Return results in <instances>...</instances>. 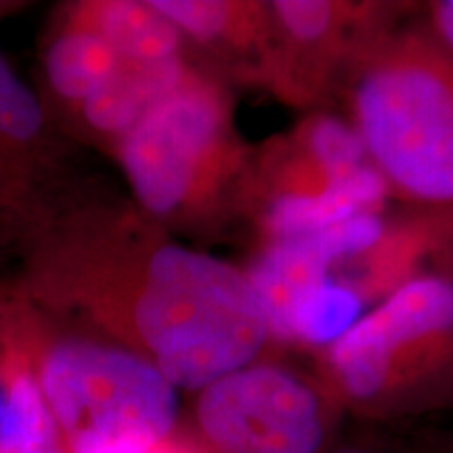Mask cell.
Instances as JSON below:
<instances>
[{"mask_svg": "<svg viewBox=\"0 0 453 453\" xmlns=\"http://www.w3.org/2000/svg\"><path fill=\"white\" fill-rule=\"evenodd\" d=\"M124 294L122 324L134 350L177 390L200 393L263 359L273 344L248 271L185 243L145 246Z\"/></svg>", "mask_w": 453, "mask_h": 453, "instance_id": "6da1fadb", "label": "cell"}, {"mask_svg": "<svg viewBox=\"0 0 453 453\" xmlns=\"http://www.w3.org/2000/svg\"><path fill=\"white\" fill-rule=\"evenodd\" d=\"M420 13L361 61L338 111L390 200L407 211L453 214V55Z\"/></svg>", "mask_w": 453, "mask_h": 453, "instance_id": "7a4b0ae2", "label": "cell"}, {"mask_svg": "<svg viewBox=\"0 0 453 453\" xmlns=\"http://www.w3.org/2000/svg\"><path fill=\"white\" fill-rule=\"evenodd\" d=\"M315 376L340 410L396 420L453 405V277L420 275L315 353Z\"/></svg>", "mask_w": 453, "mask_h": 453, "instance_id": "3957f363", "label": "cell"}, {"mask_svg": "<svg viewBox=\"0 0 453 453\" xmlns=\"http://www.w3.org/2000/svg\"><path fill=\"white\" fill-rule=\"evenodd\" d=\"M118 157L145 212L202 225L240 211L252 151L237 137L231 95L194 67L118 141Z\"/></svg>", "mask_w": 453, "mask_h": 453, "instance_id": "277c9868", "label": "cell"}, {"mask_svg": "<svg viewBox=\"0 0 453 453\" xmlns=\"http://www.w3.org/2000/svg\"><path fill=\"white\" fill-rule=\"evenodd\" d=\"M387 185L340 111H311L250 157L242 206L263 243L384 214Z\"/></svg>", "mask_w": 453, "mask_h": 453, "instance_id": "5b68a950", "label": "cell"}, {"mask_svg": "<svg viewBox=\"0 0 453 453\" xmlns=\"http://www.w3.org/2000/svg\"><path fill=\"white\" fill-rule=\"evenodd\" d=\"M38 384L72 453L160 443L177 428V388L139 350L88 338L59 340L44 353Z\"/></svg>", "mask_w": 453, "mask_h": 453, "instance_id": "8992f818", "label": "cell"}, {"mask_svg": "<svg viewBox=\"0 0 453 453\" xmlns=\"http://www.w3.org/2000/svg\"><path fill=\"white\" fill-rule=\"evenodd\" d=\"M196 395L203 453H326L344 416L315 373L265 357Z\"/></svg>", "mask_w": 453, "mask_h": 453, "instance_id": "52a82bcc", "label": "cell"}, {"mask_svg": "<svg viewBox=\"0 0 453 453\" xmlns=\"http://www.w3.org/2000/svg\"><path fill=\"white\" fill-rule=\"evenodd\" d=\"M277 59L269 90L304 113L338 111L361 61L396 26L420 13L418 3L387 0H273Z\"/></svg>", "mask_w": 453, "mask_h": 453, "instance_id": "ba28073f", "label": "cell"}, {"mask_svg": "<svg viewBox=\"0 0 453 453\" xmlns=\"http://www.w3.org/2000/svg\"><path fill=\"white\" fill-rule=\"evenodd\" d=\"M387 229V214H359L326 229L267 242L248 267L271 327L280 334L296 300L330 280L342 260L370 250Z\"/></svg>", "mask_w": 453, "mask_h": 453, "instance_id": "9c48e42d", "label": "cell"}, {"mask_svg": "<svg viewBox=\"0 0 453 453\" xmlns=\"http://www.w3.org/2000/svg\"><path fill=\"white\" fill-rule=\"evenodd\" d=\"M151 4L214 61L248 81L271 87L277 36L269 3L151 0Z\"/></svg>", "mask_w": 453, "mask_h": 453, "instance_id": "30bf717a", "label": "cell"}, {"mask_svg": "<svg viewBox=\"0 0 453 453\" xmlns=\"http://www.w3.org/2000/svg\"><path fill=\"white\" fill-rule=\"evenodd\" d=\"M194 67L185 59L137 64L122 59L120 67L82 104L90 128L122 139L147 111L189 76Z\"/></svg>", "mask_w": 453, "mask_h": 453, "instance_id": "8fae6325", "label": "cell"}, {"mask_svg": "<svg viewBox=\"0 0 453 453\" xmlns=\"http://www.w3.org/2000/svg\"><path fill=\"white\" fill-rule=\"evenodd\" d=\"M78 24L104 36L122 59L160 64L185 57L183 34L151 4V0H105L84 4Z\"/></svg>", "mask_w": 453, "mask_h": 453, "instance_id": "7c38bea8", "label": "cell"}, {"mask_svg": "<svg viewBox=\"0 0 453 453\" xmlns=\"http://www.w3.org/2000/svg\"><path fill=\"white\" fill-rule=\"evenodd\" d=\"M120 64L118 50L78 21L50 42L44 57L50 88L61 99L81 105L110 81Z\"/></svg>", "mask_w": 453, "mask_h": 453, "instance_id": "4fadbf2b", "label": "cell"}, {"mask_svg": "<svg viewBox=\"0 0 453 453\" xmlns=\"http://www.w3.org/2000/svg\"><path fill=\"white\" fill-rule=\"evenodd\" d=\"M7 407L0 424V453H61L59 428L38 380L26 370L7 382Z\"/></svg>", "mask_w": 453, "mask_h": 453, "instance_id": "5bb4252c", "label": "cell"}, {"mask_svg": "<svg viewBox=\"0 0 453 453\" xmlns=\"http://www.w3.org/2000/svg\"><path fill=\"white\" fill-rule=\"evenodd\" d=\"M44 111L36 93L17 76L0 53V137L30 143L42 133Z\"/></svg>", "mask_w": 453, "mask_h": 453, "instance_id": "9a60e30c", "label": "cell"}, {"mask_svg": "<svg viewBox=\"0 0 453 453\" xmlns=\"http://www.w3.org/2000/svg\"><path fill=\"white\" fill-rule=\"evenodd\" d=\"M422 21L433 36L453 55V0L422 3Z\"/></svg>", "mask_w": 453, "mask_h": 453, "instance_id": "2e32d148", "label": "cell"}, {"mask_svg": "<svg viewBox=\"0 0 453 453\" xmlns=\"http://www.w3.org/2000/svg\"><path fill=\"white\" fill-rule=\"evenodd\" d=\"M78 453H203V449L189 441L170 437L160 443H113L90 447Z\"/></svg>", "mask_w": 453, "mask_h": 453, "instance_id": "e0dca14e", "label": "cell"}, {"mask_svg": "<svg viewBox=\"0 0 453 453\" xmlns=\"http://www.w3.org/2000/svg\"><path fill=\"white\" fill-rule=\"evenodd\" d=\"M326 453H396L393 449L380 445H370V443H349V445H332Z\"/></svg>", "mask_w": 453, "mask_h": 453, "instance_id": "ac0fdd59", "label": "cell"}, {"mask_svg": "<svg viewBox=\"0 0 453 453\" xmlns=\"http://www.w3.org/2000/svg\"><path fill=\"white\" fill-rule=\"evenodd\" d=\"M4 407H7V390L0 393V424H3V418H4Z\"/></svg>", "mask_w": 453, "mask_h": 453, "instance_id": "d6986e66", "label": "cell"}]
</instances>
